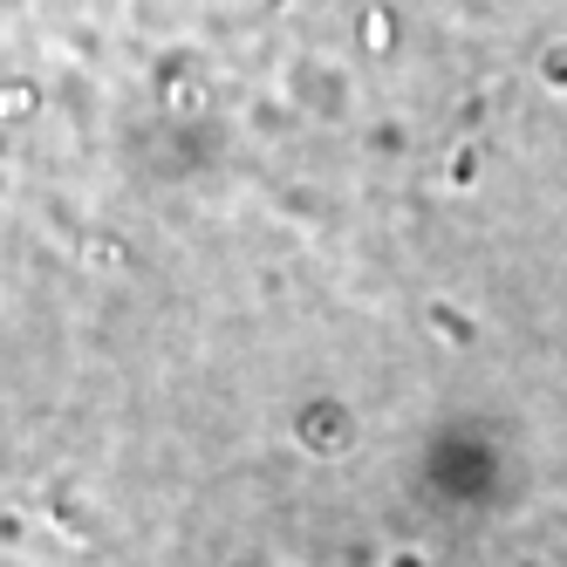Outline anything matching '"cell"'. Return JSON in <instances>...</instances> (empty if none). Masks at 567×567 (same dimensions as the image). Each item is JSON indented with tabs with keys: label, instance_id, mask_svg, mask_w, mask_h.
I'll use <instances>...</instances> for the list:
<instances>
[{
	"label": "cell",
	"instance_id": "cell-1",
	"mask_svg": "<svg viewBox=\"0 0 567 567\" xmlns=\"http://www.w3.org/2000/svg\"><path fill=\"white\" fill-rule=\"evenodd\" d=\"M28 110V90H0V116H21Z\"/></svg>",
	"mask_w": 567,
	"mask_h": 567
}]
</instances>
